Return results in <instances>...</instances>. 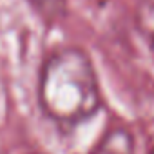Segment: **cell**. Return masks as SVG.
Segmentation results:
<instances>
[{"mask_svg":"<svg viewBox=\"0 0 154 154\" xmlns=\"http://www.w3.org/2000/svg\"><path fill=\"white\" fill-rule=\"evenodd\" d=\"M136 26L154 56V0H140L136 8Z\"/></svg>","mask_w":154,"mask_h":154,"instance_id":"obj_3","label":"cell"},{"mask_svg":"<svg viewBox=\"0 0 154 154\" xmlns=\"http://www.w3.org/2000/svg\"><path fill=\"white\" fill-rule=\"evenodd\" d=\"M91 154H134V138L129 129L114 127L107 131Z\"/></svg>","mask_w":154,"mask_h":154,"instance_id":"obj_2","label":"cell"},{"mask_svg":"<svg viewBox=\"0 0 154 154\" xmlns=\"http://www.w3.org/2000/svg\"><path fill=\"white\" fill-rule=\"evenodd\" d=\"M150 154H154V147H152V150H150Z\"/></svg>","mask_w":154,"mask_h":154,"instance_id":"obj_4","label":"cell"},{"mask_svg":"<svg viewBox=\"0 0 154 154\" xmlns=\"http://www.w3.org/2000/svg\"><path fill=\"white\" fill-rule=\"evenodd\" d=\"M38 100L42 111L60 125L89 120L102 105L91 58L78 47H60L51 53L40 71Z\"/></svg>","mask_w":154,"mask_h":154,"instance_id":"obj_1","label":"cell"}]
</instances>
